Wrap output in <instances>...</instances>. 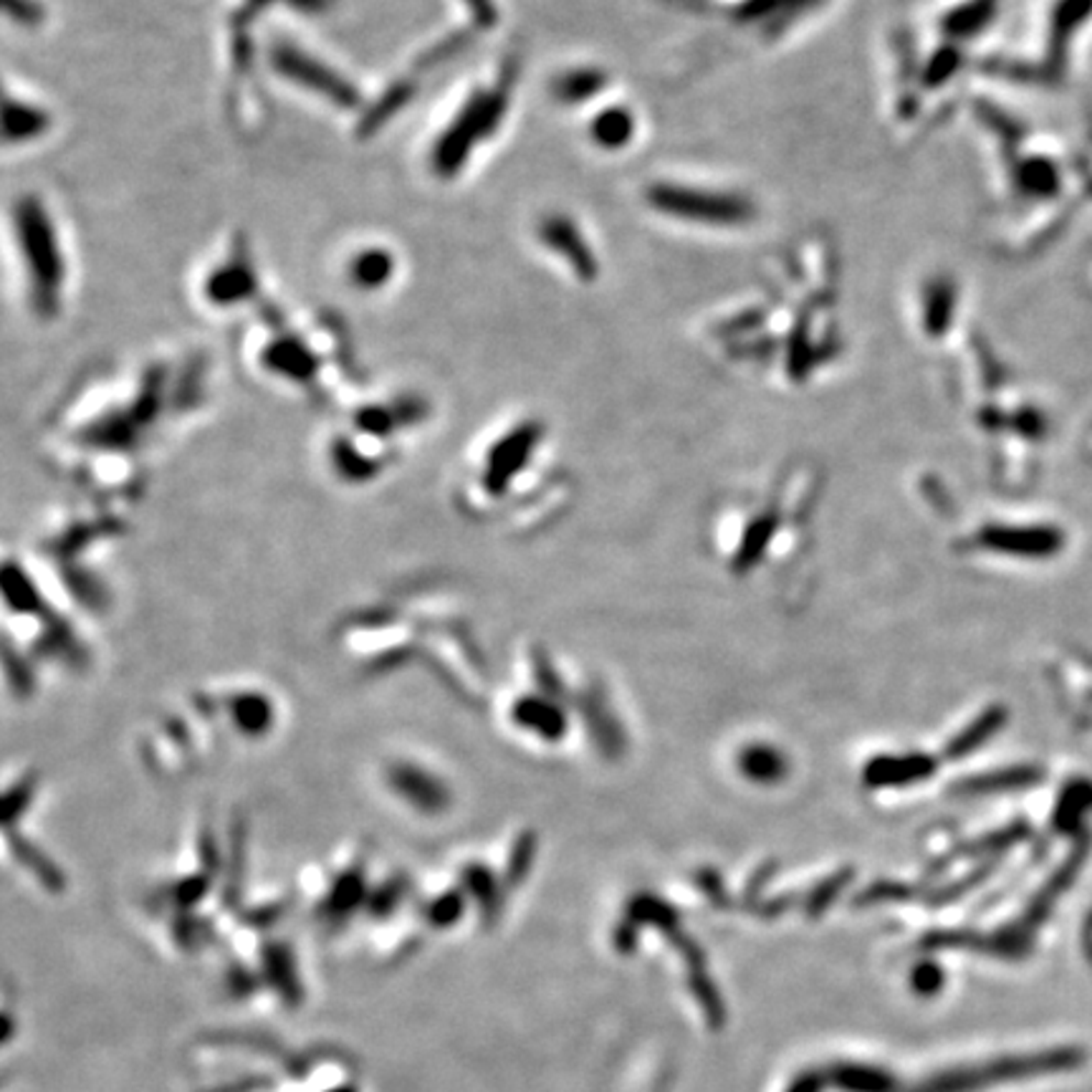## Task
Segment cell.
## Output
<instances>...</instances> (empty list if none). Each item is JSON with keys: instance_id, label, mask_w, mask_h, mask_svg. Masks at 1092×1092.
<instances>
[{"instance_id": "12", "label": "cell", "mask_w": 1092, "mask_h": 1092, "mask_svg": "<svg viewBox=\"0 0 1092 1092\" xmlns=\"http://www.w3.org/2000/svg\"><path fill=\"white\" fill-rule=\"evenodd\" d=\"M506 107H509V95L504 89L473 97L463 107V112L455 117L451 130L438 140L433 152L435 170L443 177L459 173L465 159H468L471 150L476 147V142L496 132Z\"/></svg>"}, {"instance_id": "10", "label": "cell", "mask_w": 1092, "mask_h": 1092, "mask_svg": "<svg viewBox=\"0 0 1092 1092\" xmlns=\"http://www.w3.org/2000/svg\"><path fill=\"white\" fill-rule=\"evenodd\" d=\"M642 200L658 216L681 220L683 225H701L708 231H733L747 228L757 218V206L747 192L721 188V185H701L681 177H663L653 185H646Z\"/></svg>"}, {"instance_id": "20", "label": "cell", "mask_w": 1092, "mask_h": 1092, "mask_svg": "<svg viewBox=\"0 0 1092 1092\" xmlns=\"http://www.w3.org/2000/svg\"><path fill=\"white\" fill-rule=\"evenodd\" d=\"M393 274V256L385 251L360 253L352 264V278L362 289H377Z\"/></svg>"}, {"instance_id": "5", "label": "cell", "mask_w": 1092, "mask_h": 1092, "mask_svg": "<svg viewBox=\"0 0 1092 1092\" xmlns=\"http://www.w3.org/2000/svg\"><path fill=\"white\" fill-rule=\"evenodd\" d=\"M137 506L79 496L41 516L19 547L97 622L117 603L114 566L132 537Z\"/></svg>"}, {"instance_id": "13", "label": "cell", "mask_w": 1092, "mask_h": 1092, "mask_svg": "<svg viewBox=\"0 0 1092 1092\" xmlns=\"http://www.w3.org/2000/svg\"><path fill=\"white\" fill-rule=\"evenodd\" d=\"M274 66L278 74L289 76L291 81L317 91V95L329 97L337 107H346V109L357 107L360 101L357 89H354L346 79H342L340 74L329 69V66L319 64L315 56L304 54L299 48L286 44L278 46L274 51Z\"/></svg>"}, {"instance_id": "3", "label": "cell", "mask_w": 1092, "mask_h": 1092, "mask_svg": "<svg viewBox=\"0 0 1092 1092\" xmlns=\"http://www.w3.org/2000/svg\"><path fill=\"white\" fill-rule=\"evenodd\" d=\"M97 620L51 582L19 544L3 556V681L15 701L95 671Z\"/></svg>"}, {"instance_id": "1", "label": "cell", "mask_w": 1092, "mask_h": 1092, "mask_svg": "<svg viewBox=\"0 0 1092 1092\" xmlns=\"http://www.w3.org/2000/svg\"><path fill=\"white\" fill-rule=\"evenodd\" d=\"M362 681L428 679L459 704L488 701V663L465 597L443 577H402L342 609L329 632Z\"/></svg>"}, {"instance_id": "7", "label": "cell", "mask_w": 1092, "mask_h": 1092, "mask_svg": "<svg viewBox=\"0 0 1092 1092\" xmlns=\"http://www.w3.org/2000/svg\"><path fill=\"white\" fill-rule=\"evenodd\" d=\"M426 418L428 408L420 400L364 405L352 415V428L329 440V476L342 488H369L385 481L402 459L397 440L422 426Z\"/></svg>"}, {"instance_id": "14", "label": "cell", "mask_w": 1092, "mask_h": 1092, "mask_svg": "<svg viewBox=\"0 0 1092 1092\" xmlns=\"http://www.w3.org/2000/svg\"><path fill=\"white\" fill-rule=\"evenodd\" d=\"M539 239L544 241V245L556 251L559 256L570 261V266L580 278H595L597 276V258L587 243H584V235L580 233V228L574 225V220L564 216H552L541 220L539 228Z\"/></svg>"}, {"instance_id": "6", "label": "cell", "mask_w": 1092, "mask_h": 1092, "mask_svg": "<svg viewBox=\"0 0 1092 1092\" xmlns=\"http://www.w3.org/2000/svg\"><path fill=\"white\" fill-rule=\"evenodd\" d=\"M405 873L408 868L387 860L375 840L357 837L311 862L296 893L329 934H344L360 920L387 926L400 903Z\"/></svg>"}, {"instance_id": "22", "label": "cell", "mask_w": 1092, "mask_h": 1092, "mask_svg": "<svg viewBox=\"0 0 1092 1092\" xmlns=\"http://www.w3.org/2000/svg\"><path fill=\"white\" fill-rule=\"evenodd\" d=\"M5 13L19 23H36L41 8L33 0H5Z\"/></svg>"}, {"instance_id": "4", "label": "cell", "mask_w": 1092, "mask_h": 1092, "mask_svg": "<svg viewBox=\"0 0 1092 1092\" xmlns=\"http://www.w3.org/2000/svg\"><path fill=\"white\" fill-rule=\"evenodd\" d=\"M251 827L239 812H202L183 827L170 854L147 880L140 905L177 948L213 936L210 903L245 898Z\"/></svg>"}, {"instance_id": "15", "label": "cell", "mask_w": 1092, "mask_h": 1092, "mask_svg": "<svg viewBox=\"0 0 1092 1092\" xmlns=\"http://www.w3.org/2000/svg\"><path fill=\"white\" fill-rule=\"evenodd\" d=\"M635 134H638V114L630 104H609L599 109L589 124L592 142L607 152L630 147Z\"/></svg>"}, {"instance_id": "19", "label": "cell", "mask_w": 1092, "mask_h": 1092, "mask_svg": "<svg viewBox=\"0 0 1092 1092\" xmlns=\"http://www.w3.org/2000/svg\"><path fill=\"white\" fill-rule=\"evenodd\" d=\"M46 114L36 107L21 104V101L8 99L5 104V140L25 142L38 137L46 130Z\"/></svg>"}, {"instance_id": "24", "label": "cell", "mask_w": 1092, "mask_h": 1092, "mask_svg": "<svg viewBox=\"0 0 1092 1092\" xmlns=\"http://www.w3.org/2000/svg\"><path fill=\"white\" fill-rule=\"evenodd\" d=\"M299 5L307 8V11H311V8H321V5H324V0H299Z\"/></svg>"}, {"instance_id": "2", "label": "cell", "mask_w": 1092, "mask_h": 1092, "mask_svg": "<svg viewBox=\"0 0 1092 1092\" xmlns=\"http://www.w3.org/2000/svg\"><path fill=\"white\" fill-rule=\"evenodd\" d=\"M286 724L282 685L258 673L213 675L152 708L134 733V753L155 782L185 784L268 749Z\"/></svg>"}, {"instance_id": "16", "label": "cell", "mask_w": 1092, "mask_h": 1092, "mask_svg": "<svg viewBox=\"0 0 1092 1092\" xmlns=\"http://www.w3.org/2000/svg\"><path fill=\"white\" fill-rule=\"evenodd\" d=\"M264 367L274 372V375L304 387L317 377L319 362L315 354L309 352V346H304L294 340H284V342H274L264 352Z\"/></svg>"}, {"instance_id": "9", "label": "cell", "mask_w": 1092, "mask_h": 1092, "mask_svg": "<svg viewBox=\"0 0 1092 1092\" xmlns=\"http://www.w3.org/2000/svg\"><path fill=\"white\" fill-rule=\"evenodd\" d=\"M44 774L29 761L5 766L3 779V852L5 862L44 893L66 891V870L44 840Z\"/></svg>"}, {"instance_id": "8", "label": "cell", "mask_w": 1092, "mask_h": 1092, "mask_svg": "<svg viewBox=\"0 0 1092 1092\" xmlns=\"http://www.w3.org/2000/svg\"><path fill=\"white\" fill-rule=\"evenodd\" d=\"M372 786L389 812L412 825H445L463 802V792L443 759L418 747L387 749L372 766Z\"/></svg>"}, {"instance_id": "17", "label": "cell", "mask_w": 1092, "mask_h": 1092, "mask_svg": "<svg viewBox=\"0 0 1092 1092\" xmlns=\"http://www.w3.org/2000/svg\"><path fill=\"white\" fill-rule=\"evenodd\" d=\"M253 289H256V278H253L245 261H231V266L218 268L208 278V299L216 301L218 307H228L233 301L249 299Z\"/></svg>"}, {"instance_id": "11", "label": "cell", "mask_w": 1092, "mask_h": 1092, "mask_svg": "<svg viewBox=\"0 0 1092 1092\" xmlns=\"http://www.w3.org/2000/svg\"><path fill=\"white\" fill-rule=\"evenodd\" d=\"M15 220H19L23 253L25 261H29V274L33 282V304H36L41 315H51V311H56L58 289L64 284V261L58 256L54 228H51L46 210L33 198L19 202Z\"/></svg>"}, {"instance_id": "21", "label": "cell", "mask_w": 1092, "mask_h": 1092, "mask_svg": "<svg viewBox=\"0 0 1092 1092\" xmlns=\"http://www.w3.org/2000/svg\"><path fill=\"white\" fill-rule=\"evenodd\" d=\"M408 99H410V87H395L387 97L379 99V104L372 109V112L367 114V120L362 122V134L375 132L377 126L385 124L387 117H393Z\"/></svg>"}, {"instance_id": "23", "label": "cell", "mask_w": 1092, "mask_h": 1092, "mask_svg": "<svg viewBox=\"0 0 1092 1092\" xmlns=\"http://www.w3.org/2000/svg\"><path fill=\"white\" fill-rule=\"evenodd\" d=\"M473 11H476L478 23H494V8H490L488 0H473Z\"/></svg>"}, {"instance_id": "18", "label": "cell", "mask_w": 1092, "mask_h": 1092, "mask_svg": "<svg viewBox=\"0 0 1092 1092\" xmlns=\"http://www.w3.org/2000/svg\"><path fill=\"white\" fill-rule=\"evenodd\" d=\"M607 87V74L592 66L582 69L564 71L554 84V95L564 104H584V101L597 97Z\"/></svg>"}]
</instances>
